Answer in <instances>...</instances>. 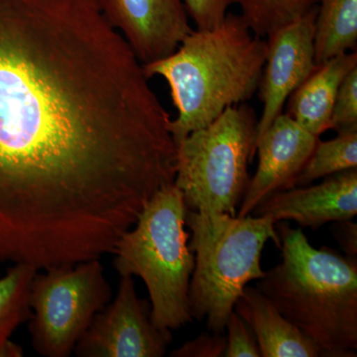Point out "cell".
<instances>
[{"mask_svg":"<svg viewBox=\"0 0 357 357\" xmlns=\"http://www.w3.org/2000/svg\"><path fill=\"white\" fill-rule=\"evenodd\" d=\"M282 261L256 288L321 349L323 357L357 356V258L314 248L303 229L277 227Z\"/></svg>","mask_w":357,"mask_h":357,"instance_id":"3957f363","label":"cell"},{"mask_svg":"<svg viewBox=\"0 0 357 357\" xmlns=\"http://www.w3.org/2000/svg\"><path fill=\"white\" fill-rule=\"evenodd\" d=\"M227 328L229 335L225 357H261L252 331L234 311L230 314L225 330Z\"/></svg>","mask_w":357,"mask_h":357,"instance_id":"ffe728a7","label":"cell"},{"mask_svg":"<svg viewBox=\"0 0 357 357\" xmlns=\"http://www.w3.org/2000/svg\"><path fill=\"white\" fill-rule=\"evenodd\" d=\"M335 236L347 256L357 258V225L351 220L337 222L335 225Z\"/></svg>","mask_w":357,"mask_h":357,"instance_id":"603a6c76","label":"cell"},{"mask_svg":"<svg viewBox=\"0 0 357 357\" xmlns=\"http://www.w3.org/2000/svg\"><path fill=\"white\" fill-rule=\"evenodd\" d=\"M37 272L30 289L32 349L45 357H69L98 312L112 297L100 259Z\"/></svg>","mask_w":357,"mask_h":357,"instance_id":"52a82bcc","label":"cell"},{"mask_svg":"<svg viewBox=\"0 0 357 357\" xmlns=\"http://www.w3.org/2000/svg\"><path fill=\"white\" fill-rule=\"evenodd\" d=\"M267 48L266 38L229 13L211 29H192L170 55L142 65L148 79L163 77L170 88L177 109L170 122L175 144L255 96Z\"/></svg>","mask_w":357,"mask_h":357,"instance_id":"7a4b0ae2","label":"cell"},{"mask_svg":"<svg viewBox=\"0 0 357 357\" xmlns=\"http://www.w3.org/2000/svg\"><path fill=\"white\" fill-rule=\"evenodd\" d=\"M330 129L337 133L357 130V67L354 68L340 84L331 117Z\"/></svg>","mask_w":357,"mask_h":357,"instance_id":"d6986e66","label":"cell"},{"mask_svg":"<svg viewBox=\"0 0 357 357\" xmlns=\"http://www.w3.org/2000/svg\"><path fill=\"white\" fill-rule=\"evenodd\" d=\"M319 137L288 114L278 115L256 139L258 165L249 181L236 217L251 215L260 202L274 192L295 187V181L311 156Z\"/></svg>","mask_w":357,"mask_h":357,"instance_id":"8fae6325","label":"cell"},{"mask_svg":"<svg viewBox=\"0 0 357 357\" xmlns=\"http://www.w3.org/2000/svg\"><path fill=\"white\" fill-rule=\"evenodd\" d=\"M227 349V337L220 333L213 335L204 333L198 337L185 342L182 347L174 349L172 357H222Z\"/></svg>","mask_w":357,"mask_h":357,"instance_id":"7402d4cb","label":"cell"},{"mask_svg":"<svg viewBox=\"0 0 357 357\" xmlns=\"http://www.w3.org/2000/svg\"><path fill=\"white\" fill-rule=\"evenodd\" d=\"M317 3L318 0H234L241 8L239 15L263 38L299 20Z\"/></svg>","mask_w":357,"mask_h":357,"instance_id":"ac0fdd59","label":"cell"},{"mask_svg":"<svg viewBox=\"0 0 357 357\" xmlns=\"http://www.w3.org/2000/svg\"><path fill=\"white\" fill-rule=\"evenodd\" d=\"M257 121L255 110L241 103L176 143L174 185L187 210L236 217L250 181Z\"/></svg>","mask_w":357,"mask_h":357,"instance_id":"8992f818","label":"cell"},{"mask_svg":"<svg viewBox=\"0 0 357 357\" xmlns=\"http://www.w3.org/2000/svg\"><path fill=\"white\" fill-rule=\"evenodd\" d=\"M171 331L151 319V304L140 299L132 276H122L114 301L98 312L77 342L79 357H163Z\"/></svg>","mask_w":357,"mask_h":357,"instance_id":"ba28073f","label":"cell"},{"mask_svg":"<svg viewBox=\"0 0 357 357\" xmlns=\"http://www.w3.org/2000/svg\"><path fill=\"white\" fill-rule=\"evenodd\" d=\"M357 0H318L314 22L317 65L356 51Z\"/></svg>","mask_w":357,"mask_h":357,"instance_id":"2e32d148","label":"cell"},{"mask_svg":"<svg viewBox=\"0 0 357 357\" xmlns=\"http://www.w3.org/2000/svg\"><path fill=\"white\" fill-rule=\"evenodd\" d=\"M148 79L96 0H0V259H100L174 184Z\"/></svg>","mask_w":357,"mask_h":357,"instance_id":"6da1fadb","label":"cell"},{"mask_svg":"<svg viewBox=\"0 0 357 357\" xmlns=\"http://www.w3.org/2000/svg\"><path fill=\"white\" fill-rule=\"evenodd\" d=\"M357 215V168L324 178L321 184L274 192L251 213L275 222L293 220L301 229H317L328 222L352 220Z\"/></svg>","mask_w":357,"mask_h":357,"instance_id":"7c38bea8","label":"cell"},{"mask_svg":"<svg viewBox=\"0 0 357 357\" xmlns=\"http://www.w3.org/2000/svg\"><path fill=\"white\" fill-rule=\"evenodd\" d=\"M357 168V130L338 132L333 139L317 141L316 146L295 187L311 185L318 178Z\"/></svg>","mask_w":357,"mask_h":357,"instance_id":"e0dca14e","label":"cell"},{"mask_svg":"<svg viewBox=\"0 0 357 357\" xmlns=\"http://www.w3.org/2000/svg\"><path fill=\"white\" fill-rule=\"evenodd\" d=\"M275 223L269 217L187 210L185 225L192 231L189 248L195 256L189 290L192 319H206L213 333L225 332L244 288L265 275V244L272 241L280 248Z\"/></svg>","mask_w":357,"mask_h":357,"instance_id":"5b68a950","label":"cell"},{"mask_svg":"<svg viewBox=\"0 0 357 357\" xmlns=\"http://www.w3.org/2000/svg\"><path fill=\"white\" fill-rule=\"evenodd\" d=\"M39 270L26 263H14L0 278V357L24 356L11 340L13 333L31 318L30 289Z\"/></svg>","mask_w":357,"mask_h":357,"instance_id":"9a60e30c","label":"cell"},{"mask_svg":"<svg viewBox=\"0 0 357 357\" xmlns=\"http://www.w3.org/2000/svg\"><path fill=\"white\" fill-rule=\"evenodd\" d=\"M196 29H211L227 17L234 0H183Z\"/></svg>","mask_w":357,"mask_h":357,"instance_id":"44dd1931","label":"cell"},{"mask_svg":"<svg viewBox=\"0 0 357 357\" xmlns=\"http://www.w3.org/2000/svg\"><path fill=\"white\" fill-rule=\"evenodd\" d=\"M316 15L317 6L266 38V60L258 88L263 107L256 139L283 112L288 98L318 66L314 55Z\"/></svg>","mask_w":357,"mask_h":357,"instance_id":"9c48e42d","label":"cell"},{"mask_svg":"<svg viewBox=\"0 0 357 357\" xmlns=\"http://www.w3.org/2000/svg\"><path fill=\"white\" fill-rule=\"evenodd\" d=\"M234 311L245 321L261 357H319L321 349L288 321L256 287L244 288Z\"/></svg>","mask_w":357,"mask_h":357,"instance_id":"4fadbf2b","label":"cell"},{"mask_svg":"<svg viewBox=\"0 0 357 357\" xmlns=\"http://www.w3.org/2000/svg\"><path fill=\"white\" fill-rule=\"evenodd\" d=\"M142 65L172 54L192 31L183 0H96Z\"/></svg>","mask_w":357,"mask_h":357,"instance_id":"30bf717a","label":"cell"},{"mask_svg":"<svg viewBox=\"0 0 357 357\" xmlns=\"http://www.w3.org/2000/svg\"><path fill=\"white\" fill-rule=\"evenodd\" d=\"M185 213L182 192L174 184L162 188L112 252L119 276L144 282L154 325L171 332L192 321L189 290L195 256L185 229Z\"/></svg>","mask_w":357,"mask_h":357,"instance_id":"277c9868","label":"cell"},{"mask_svg":"<svg viewBox=\"0 0 357 357\" xmlns=\"http://www.w3.org/2000/svg\"><path fill=\"white\" fill-rule=\"evenodd\" d=\"M357 67V52L351 51L317 66L287 100L285 114L303 128L319 137L330 130L338 89L344 77Z\"/></svg>","mask_w":357,"mask_h":357,"instance_id":"5bb4252c","label":"cell"}]
</instances>
